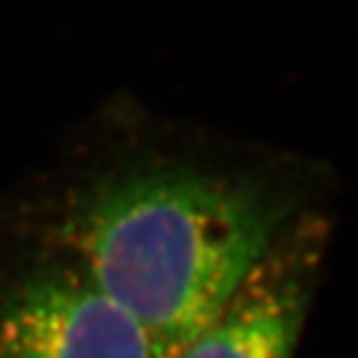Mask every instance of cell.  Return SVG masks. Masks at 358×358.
Returning <instances> with one entry per match:
<instances>
[{
    "label": "cell",
    "mask_w": 358,
    "mask_h": 358,
    "mask_svg": "<svg viewBox=\"0 0 358 358\" xmlns=\"http://www.w3.org/2000/svg\"><path fill=\"white\" fill-rule=\"evenodd\" d=\"M266 182L189 166H139L81 187L53 227L58 262L125 308L176 358L294 222Z\"/></svg>",
    "instance_id": "1"
},
{
    "label": "cell",
    "mask_w": 358,
    "mask_h": 358,
    "mask_svg": "<svg viewBox=\"0 0 358 358\" xmlns=\"http://www.w3.org/2000/svg\"><path fill=\"white\" fill-rule=\"evenodd\" d=\"M324 250V224L296 217L176 358H294Z\"/></svg>",
    "instance_id": "3"
},
{
    "label": "cell",
    "mask_w": 358,
    "mask_h": 358,
    "mask_svg": "<svg viewBox=\"0 0 358 358\" xmlns=\"http://www.w3.org/2000/svg\"><path fill=\"white\" fill-rule=\"evenodd\" d=\"M0 358H162L141 324L53 259L0 303Z\"/></svg>",
    "instance_id": "2"
}]
</instances>
